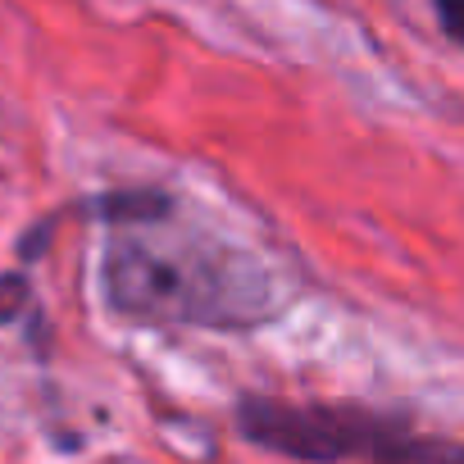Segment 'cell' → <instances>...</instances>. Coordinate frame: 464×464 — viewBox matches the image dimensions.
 Listing matches in <instances>:
<instances>
[{
	"label": "cell",
	"instance_id": "3",
	"mask_svg": "<svg viewBox=\"0 0 464 464\" xmlns=\"http://www.w3.org/2000/svg\"><path fill=\"white\" fill-rule=\"evenodd\" d=\"M87 209H96L101 218L110 223H164L173 200L169 191H155V187H132V191H110V196H96Z\"/></svg>",
	"mask_w": 464,
	"mask_h": 464
},
{
	"label": "cell",
	"instance_id": "6",
	"mask_svg": "<svg viewBox=\"0 0 464 464\" xmlns=\"http://www.w3.org/2000/svg\"><path fill=\"white\" fill-rule=\"evenodd\" d=\"M24 292H28V283H24L19 274L0 278V319H14V310L24 305Z\"/></svg>",
	"mask_w": 464,
	"mask_h": 464
},
{
	"label": "cell",
	"instance_id": "4",
	"mask_svg": "<svg viewBox=\"0 0 464 464\" xmlns=\"http://www.w3.org/2000/svg\"><path fill=\"white\" fill-rule=\"evenodd\" d=\"M378 464H464V441L450 437H423L410 423L392 437V446L382 450Z\"/></svg>",
	"mask_w": 464,
	"mask_h": 464
},
{
	"label": "cell",
	"instance_id": "1",
	"mask_svg": "<svg viewBox=\"0 0 464 464\" xmlns=\"http://www.w3.org/2000/svg\"><path fill=\"white\" fill-rule=\"evenodd\" d=\"M101 287L114 314L155 328L246 333L269 324L283 305L256 251L218 237H114Z\"/></svg>",
	"mask_w": 464,
	"mask_h": 464
},
{
	"label": "cell",
	"instance_id": "5",
	"mask_svg": "<svg viewBox=\"0 0 464 464\" xmlns=\"http://www.w3.org/2000/svg\"><path fill=\"white\" fill-rule=\"evenodd\" d=\"M437 24L455 46H464V0H437Z\"/></svg>",
	"mask_w": 464,
	"mask_h": 464
},
{
	"label": "cell",
	"instance_id": "2",
	"mask_svg": "<svg viewBox=\"0 0 464 464\" xmlns=\"http://www.w3.org/2000/svg\"><path fill=\"white\" fill-rule=\"evenodd\" d=\"M405 419L364 410V405H301L274 396L237 401V428L246 441L301 459V464H346V459H378L382 446L396 437Z\"/></svg>",
	"mask_w": 464,
	"mask_h": 464
}]
</instances>
